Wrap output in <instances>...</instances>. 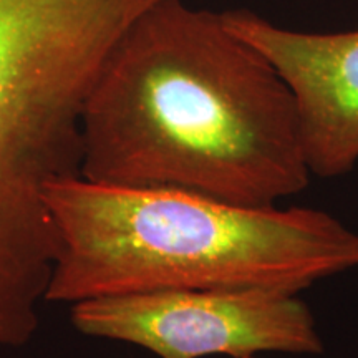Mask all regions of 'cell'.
Listing matches in <instances>:
<instances>
[{"label":"cell","mask_w":358,"mask_h":358,"mask_svg":"<svg viewBox=\"0 0 358 358\" xmlns=\"http://www.w3.org/2000/svg\"><path fill=\"white\" fill-rule=\"evenodd\" d=\"M80 176L267 208L312 174L271 62L221 13L163 0L129 27L90 93Z\"/></svg>","instance_id":"1"},{"label":"cell","mask_w":358,"mask_h":358,"mask_svg":"<svg viewBox=\"0 0 358 358\" xmlns=\"http://www.w3.org/2000/svg\"><path fill=\"white\" fill-rule=\"evenodd\" d=\"M58 252L47 303L187 289L301 294L358 268V232L312 208H248L82 176L48 187Z\"/></svg>","instance_id":"2"},{"label":"cell","mask_w":358,"mask_h":358,"mask_svg":"<svg viewBox=\"0 0 358 358\" xmlns=\"http://www.w3.org/2000/svg\"><path fill=\"white\" fill-rule=\"evenodd\" d=\"M71 325L158 358L320 355L317 320L299 294L266 287L108 295L70 306Z\"/></svg>","instance_id":"3"},{"label":"cell","mask_w":358,"mask_h":358,"mask_svg":"<svg viewBox=\"0 0 358 358\" xmlns=\"http://www.w3.org/2000/svg\"><path fill=\"white\" fill-rule=\"evenodd\" d=\"M221 19L229 32L266 57L289 87L312 176L352 173L358 163V29L299 32L248 8L224 10Z\"/></svg>","instance_id":"4"}]
</instances>
